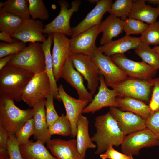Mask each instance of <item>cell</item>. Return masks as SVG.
Returning a JSON list of instances; mask_svg holds the SVG:
<instances>
[{
    "mask_svg": "<svg viewBox=\"0 0 159 159\" xmlns=\"http://www.w3.org/2000/svg\"><path fill=\"white\" fill-rule=\"evenodd\" d=\"M101 32L102 33L100 39L101 46L112 40L114 37L122 33L123 31L122 22L120 18L110 14L100 24Z\"/></svg>",
    "mask_w": 159,
    "mask_h": 159,
    "instance_id": "d4e9b609",
    "label": "cell"
},
{
    "mask_svg": "<svg viewBox=\"0 0 159 159\" xmlns=\"http://www.w3.org/2000/svg\"><path fill=\"white\" fill-rule=\"evenodd\" d=\"M24 20L0 8V31L8 33L11 37L16 31Z\"/></svg>",
    "mask_w": 159,
    "mask_h": 159,
    "instance_id": "f546056e",
    "label": "cell"
},
{
    "mask_svg": "<svg viewBox=\"0 0 159 159\" xmlns=\"http://www.w3.org/2000/svg\"><path fill=\"white\" fill-rule=\"evenodd\" d=\"M7 64L34 74L44 71L45 58L41 44L30 42L24 50L15 54Z\"/></svg>",
    "mask_w": 159,
    "mask_h": 159,
    "instance_id": "277c9868",
    "label": "cell"
},
{
    "mask_svg": "<svg viewBox=\"0 0 159 159\" xmlns=\"http://www.w3.org/2000/svg\"><path fill=\"white\" fill-rule=\"evenodd\" d=\"M59 95L57 100H61L66 111V115L70 122L72 129L71 136H76L78 120L82 113L84 109L89 102L86 100L76 99L69 95L65 91L62 85L58 88Z\"/></svg>",
    "mask_w": 159,
    "mask_h": 159,
    "instance_id": "5bb4252c",
    "label": "cell"
},
{
    "mask_svg": "<svg viewBox=\"0 0 159 159\" xmlns=\"http://www.w3.org/2000/svg\"><path fill=\"white\" fill-rule=\"evenodd\" d=\"M9 138L7 132L0 125V148H7Z\"/></svg>",
    "mask_w": 159,
    "mask_h": 159,
    "instance_id": "ee69618b",
    "label": "cell"
},
{
    "mask_svg": "<svg viewBox=\"0 0 159 159\" xmlns=\"http://www.w3.org/2000/svg\"><path fill=\"white\" fill-rule=\"evenodd\" d=\"M123 26V31L126 35L141 34L146 29L149 24L137 19L130 17L121 19Z\"/></svg>",
    "mask_w": 159,
    "mask_h": 159,
    "instance_id": "e575fe53",
    "label": "cell"
},
{
    "mask_svg": "<svg viewBox=\"0 0 159 159\" xmlns=\"http://www.w3.org/2000/svg\"><path fill=\"white\" fill-rule=\"evenodd\" d=\"M61 78L76 90L79 99L87 101L89 103L91 102L93 96L85 87L83 76L75 69L69 57L63 67Z\"/></svg>",
    "mask_w": 159,
    "mask_h": 159,
    "instance_id": "ac0fdd59",
    "label": "cell"
},
{
    "mask_svg": "<svg viewBox=\"0 0 159 159\" xmlns=\"http://www.w3.org/2000/svg\"><path fill=\"white\" fill-rule=\"evenodd\" d=\"M133 1L132 0H115L107 11L121 19L128 17L132 9Z\"/></svg>",
    "mask_w": 159,
    "mask_h": 159,
    "instance_id": "d6a6232c",
    "label": "cell"
},
{
    "mask_svg": "<svg viewBox=\"0 0 159 159\" xmlns=\"http://www.w3.org/2000/svg\"><path fill=\"white\" fill-rule=\"evenodd\" d=\"M28 0H8L0 3V8L24 19H31Z\"/></svg>",
    "mask_w": 159,
    "mask_h": 159,
    "instance_id": "f1b7e54d",
    "label": "cell"
},
{
    "mask_svg": "<svg viewBox=\"0 0 159 159\" xmlns=\"http://www.w3.org/2000/svg\"><path fill=\"white\" fill-rule=\"evenodd\" d=\"M158 7L159 8V5L158 6Z\"/></svg>",
    "mask_w": 159,
    "mask_h": 159,
    "instance_id": "816d5d0a",
    "label": "cell"
},
{
    "mask_svg": "<svg viewBox=\"0 0 159 159\" xmlns=\"http://www.w3.org/2000/svg\"><path fill=\"white\" fill-rule=\"evenodd\" d=\"M100 156L101 159H134L132 155H127L117 151L112 145L110 146Z\"/></svg>",
    "mask_w": 159,
    "mask_h": 159,
    "instance_id": "7bdbcfd3",
    "label": "cell"
},
{
    "mask_svg": "<svg viewBox=\"0 0 159 159\" xmlns=\"http://www.w3.org/2000/svg\"><path fill=\"white\" fill-rule=\"evenodd\" d=\"M32 117V109H21L16 105L13 100L0 95V125L9 135H15Z\"/></svg>",
    "mask_w": 159,
    "mask_h": 159,
    "instance_id": "3957f363",
    "label": "cell"
},
{
    "mask_svg": "<svg viewBox=\"0 0 159 159\" xmlns=\"http://www.w3.org/2000/svg\"><path fill=\"white\" fill-rule=\"evenodd\" d=\"M109 112L125 136L146 128V120L135 114L114 107H110Z\"/></svg>",
    "mask_w": 159,
    "mask_h": 159,
    "instance_id": "2e32d148",
    "label": "cell"
},
{
    "mask_svg": "<svg viewBox=\"0 0 159 159\" xmlns=\"http://www.w3.org/2000/svg\"><path fill=\"white\" fill-rule=\"evenodd\" d=\"M146 128L150 130L159 141V110L153 112L146 120Z\"/></svg>",
    "mask_w": 159,
    "mask_h": 159,
    "instance_id": "b9f144b4",
    "label": "cell"
},
{
    "mask_svg": "<svg viewBox=\"0 0 159 159\" xmlns=\"http://www.w3.org/2000/svg\"><path fill=\"white\" fill-rule=\"evenodd\" d=\"M112 0H99L94 8L78 24L72 28L71 37H73L101 23L104 14L110 8Z\"/></svg>",
    "mask_w": 159,
    "mask_h": 159,
    "instance_id": "e0dca14e",
    "label": "cell"
},
{
    "mask_svg": "<svg viewBox=\"0 0 159 159\" xmlns=\"http://www.w3.org/2000/svg\"><path fill=\"white\" fill-rule=\"evenodd\" d=\"M45 98L38 101L32 107L34 125L33 138L46 144L51 140L47 126L46 110Z\"/></svg>",
    "mask_w": 159,
    "mask_h": 159,
    "instance_id": "44dd1931",
    "label": "cell"
},
{
    "mask_svg": "<svg viewBox=\"0 0 159 159\" xmlns=\"http://www.w3.org/2000/svg\"><path fill=\"white\" fill-rule=\"evenodd\" d=\"M6 159H8V158H6Z\"/></svg>",
    "mask_w": 159,
    "mask_h": 159,
    "instance_id": "f5cc1de1",
    "label": "cell"
},
{
    "mask_svg": "<svg viewBox=\"0 0 159 159\" xmlns=\"http://www.w3.org/2000/svg\"><path fill=\"white\" fill-rule=\"evenodd\" d=\"M139 37L125 35L115 40H112L107 43L97 47L99 51L108 57L124 54L131 49H134L140 43Z\"/></svg>",
    "mask_w": 159,
    "mask_h": 159,
    "instance_id": "7402d4cb",
    "label": "cell"
},
{
    "mask_svg": "<svg viewBox=\"0 0 159 159\" xmlns=\"http://www.w3.org/2000/svg\"><path fill=\"white\" fill-rule=\"evenodd\" d=\"M53 42V34H48L46 40L41 44V46L44 53L45 58V67L46 72L50 81L51 87V94L54 98L57 99L59 95L58 88L53 70V63L51 48Z\"/></svg>",
    "mask_w": 159,
    "mask_h": 159,
    "instance_id": "83f0119b",
    "label": "cell"
},
{
    "mask_svg": "<svg viewBox=\"0 0 159 159\" xmlns=\"http://www.w3.org/2000/svg\"><path fill=\"white\" fill-rule=\"evenodd\" d=\"M148 3L153 5H159V0H145Z\"/></svg>",
    "mask_w": 159,
    "mask_h": 159,
    "instance_id": "c3c4849f",
    "label": "cell"
},
{
    "mask_svg": "<svg viewBox=\"0 0 159 159\" xmlns=\"http://www.w3.org/2000/svg\"><path fill=\"white\" fill-rule=\"evenodd\" d=\"M150 80L127 77L112 88L118 97H128L148 101L152 88Z\"/></svg>",
    "mask_w": 159,
    "mask_h": 159,
    "instance_id": "ba28073f",
    "label": "cell"
},
{
    "mask_svg": "<svg viewBox=\"0 0 159 159\" xmlns=\"http://www.w3.org/2000/svg\"><path fill=\"white\" fill-rule=\"evenodd\" d=\"M90 57L98 67L101 75L104 77L107 86L112 88L128 77L127 75L113 62L110 57L104 54L98 49Z\"/></svg>",
    "mask_w": 159,
    "mask_h": 159,
    "instance_id": "8fae6325",
    "label": "cell"
},
{
    "mask_svg": "<svg viewBox=\"0 0 159 159\" xmlns=\"http://www.w3.org/2000/svg\"><path fill=\"white\" fill-rule=\"evenodd\" d=\"M29 11L32 19L41 21L47 20L49 18L48 11L42 0H28Z\"/></svg>",
    "mask_w": 159,
    "mask_h": 159,
    "instance_id": "836d02e7",
    "label": "cell"
},
{
    "mask_svg": "<svg viewBox=\"0 0 159 159\" xmlns=\"http://www.w3.org/2000/svg\"><path fill=\"white\" fill-rule=\"evenodd\" d=\"M44 28L43 22L41 20L32 18L24 20L11 37L25 43L43 42L47 39L43 34Z\"/></svg>",
    "mask_w": 159,
    "mask_h": 159,
    "instance_id": "d6986e66",
    "label": "cell"
},
{
    "mask_svg": "<svg viewBox=\"0 0 159 159\" xmlns=\"http://www.w3.org/2000/svg\"><path fill=\"white\" fill-rule=\"evenodd\" d=\"M34 74L7 64L0 71V95L16 102L21 100L23 91Z\"/></svg>",
    "mask_w": 159,
    "mask_h": 159,
    "instance_id": "7a4b0ae2",
    "label": "cell"
},
{
    "mask_svg": "<svg viewBox=\"0 0 159 159\" xmlns=\"http://www.w3.org/2000/svg\"><path fill=\"white\" fill-rule=\"evenodd\" d=\"M98 92L92 101L83 110L82 113H94L102 108L107 107H119L116 98L117 94L113 89L108 88L103 76L100 77Z\"/></svg>",
    "mask_w": 159,
    "mask_h": 159,
    "instance_id": "9a60e30c",
    "label": "cell"
},
{
    "mask_svg": "<svg viewBox=\"0 0 159 159\" xmlns=\"http://www.w3.org/2000/svg\"><path fill=\"white\" fill-rule=\"evenodd\" d=\"M99 0H88V1L90 3L95 4Z\"/></svg>",
    "mask_w": 159,
    "mask_h": 159,
    "instance_id": "f907efd6",
    "label": "cell"
},
{
    "mask_svg": "<svg viewBox=\"0 0 159 159\" xmlns=\"http://www.w3.org/2000/svg\"><path fill=\"white\" fill-rule=\"evenodd\" d=\"M134 50L143 61L157 69H159V55L150 48V45L141 42Z\"/></svg>",
    "mask_w": 159,
    "mask_h": 159,
    "instance_id": "4dcf8cb0",
    "label": "cell"
},
{
    "mask_svg": "<svg viewBox=\"0 0 159 159\" xmlns=\"http://www.w3.org/2000/svg\"><path fill=\"white\" fill-rule=\"evenodd\" d=\"M139 38L141 42L149 45H159V21L149 24Z\"/></svg>",
    "mask_w": 159,
    "mask_h": 159,
    "instance_id": "d590c367",
    "label": "cell"
},
{
    "mask_svg": "<svg viewBox=\"0 0 159 159\" xmlns=\"http://www.w3.org/2000/svg\"><path fill=\"white\" fill-rule=\"evenodd\" d=\"M110 57L130 77L150 80L154 76L158 70L143 61L137 62L129 59L124 54H117Z\"/></svg>",
    "mask_w": 159,
    "mask_h": 159,
    "instance_id": "30bf717a",
    "label": "cell"
},
{
    "mask_svg": "<svg viewBox=\"0 0 159 159\" xmlns=\"http://www.w3.org/2000/svg\"><path fill=\"white\" fill-rule=\"evenodd\" d=\"M15 55H10L0 58V71L12 59Z\"/></svg>",
    "mask_w": 159,
    "mask_h": 159,
    "instance_id": "bcb514c9",
    "label": "cell"
},
{
    "mask_svg": "<svg viewBox=\"0 0 159 159\" xmlns=\"http://www.w3.org/2000/svg\"><path fill=\"white\" fill-rule=\"evenodd\" d=\"M8 157L7 148H0V159H6Z\"/></svg>",
    "mask_w": 159,
    "mask_h": 159,
    "instance_id": "7dc6e473",
    "label": "cell"
},
{
    "mask_svg": "<svg viewBox=\"0 0 159 159\" xmlns=\"http://www.w3.org/2000/svg\"><path fill=\"white\" fill-rule=\"evenodd\" d=\"M53 46L52 57L53 70L56 82L61 78V74L65 63L70 54V39L64 34L53 33Z\"/></svg>",
    "mask_w": 159,
    "mask_h": 159,
    "instance_id": "4fadbf2b",
    "label": "cell"
},
{
    "mask_svg": "<svg viewBox=\"0 0 159 159\" xmlns=\"http://www.w3.org/2000/svg\"><path fill=\"white\" fill-rule=\"evenodd\" d=\"M53 95L50 93L46 98L45 103L46 115L48 127L59 117L54 107Z\"/></svg>",
    "mask_w": 159,
    "mask_h": 159,
    "instance_id": "f35d334b",
    "label": "cell"
},
{
    "mask_svg": "<svg viewBox=\"0 0 159 159\" xmlns=\"http://www.w3.org/2000/svg\"><path fill=\"white\" fill-rule=\"evenodd\" d=\"M60 7L58 15L51 22L44 25L43 34L59 33L71 36L72 27L70 21L73 14L78 11L81 4L80 0H74L71 2L69 8L68 2L65 0H60L58 2Z\"/></svg>",
    "mask_w": 159,
    "mask_h": 159,
    "instance_id": "5b68a950",
    "label": "cell"
},
{
    "mask_svg": "<svg viewBox=\"0 0 159 159\" xmlns=\"http://www.w3.org/2000/svg\"><path fill=\"white\" fill-rule=\"evenodd\" d=\"M155 146H159V141L146 128L125 136L121 145V150L127 155H138L142 148Z\"/></svg>",
    "mask_w": 159,
    "mask_h": 159,
    "instance_id": "9c48e42d",
    "label": "cell"
},
{
    "mask_svg": "<svg viewBox=\"0 0 159 159\" xmlns=\"http://www.w3.org/2000/svg\"><path fill=\"white\" fill-rule=\"evenodd\" d=\"M94 125L96 132L91 138L96 144L95 154L100 155L104 153L110 145L118 146L121 145L125 135L109 112L97 116Z\"/></svg>",
    "mask_w": 159,
    "mask_h": 159,
    "instance_id": "6da1fadb",
    "label": "cell"
},
{
    "mask_svg": "<svg viewBox=\"0 0 159 159\" xmlns=\"http://www.w3.org/2000/svg\"><path fill=\"white\" fill-rule=\"evenodd\" d=\"M51 136L54 135L68 137L71 135L72 129L71 123L66 115L61 116L48 127Z\"/></svg>",
    "mask_w": 159,
    "mask_h": 159,
    "instance_id": "1f68e13d",
    "label": "cell"
},
{
    "mask_svg": "<svg viewBox=\"0 0 159 159\" xmlns=\"http://www.w3.org/2000/svg\"><path fill=\"white\" fill-rule=\"evenodd\" d=\"M26 43L21 41L13 43L0 42V58L21 52L27 47Z\"/></svg>",
    "mask_w": 159,
    "mask_h": 159,
    "instance_id": "8d00e7d4",
    "label": "cell"
},
{
    "mask_svg": "<svg viewBox=\"0 0 159 159\" xmlns=\"http://www.w3.org/2000/svg\"><path fill=\"white\" fill-rule=\"evenodd\" d=\"M46 146L51 154L57 159H85L79 152L74 139L67 140L51 139Z\"/></svg>",
    "mask_w": 159,
    "mask_h": 159,
    "instance_id": "ffe728a7",
    "label": "cell"
},
{
    "mask_svg": "<svg viewBox=\"0 0 159 159\" xmlns=\"http://www.w3.org/2000/svg\"><path fill=\"white\" fill-rule=\"evenodd\" d=\"M116 101L120 109L122 111L129 112L147 120L152 112L149 105L135 98L128 97H117Z\"/></svg>",
    "mask_w": 159,
    "mask_h": 159,
    "instance_id": "4316f807",
    "label": "cell"
},
{
    "mask_svg": "<svg viewBox=\"0 0 159 159\" xmlns=\"http://www.w3.org/2000/svg\"><path fill=\"white\" fill-rule=\"evenodd\" d=\"M89 123L87 117L82 114L79 117L77 123V147L80 154L84 158L88 148H95L97 147L89 136Z\"/></svg>",
    "mask_w": 159,
    "mask_h": 159,
    "instance_id": "cb8c5ba5",
    "label": "cell"
},
{
    "mask_svg": "<svg viewBox=\"0 0 159 159\" xmlns=\"http://www.w3.org/2000/svg\"><path fill=\"white\" fill-rule=\"evenodd\" d=\"M69 57L75 69L87 82V89L93 96L100 83L101 74L91 57L81 54H70Z\"/></svg>",
    "mask_w": 159,
    "mask_h": 159,
    "instance_id": "8992f818",
    "label": "cell"
},
{
    "mask_svg": "<svg viewBox=\"0 0 159 159\" xmlns=\"http://www.w3.org/2000/svg\"><path fill=\"white\" fill-rule=\"evenodd\" d=\"M34 125L33 118L28 120L16 132L15 135L19 145L28 142L31 136L34 135Z\"/></svg>",
    "mask_w": 159,
    "mask_h": 159,
    "instance_id": "74e56055",
    "label": "cell"
},
{
    "mask_svg": "<svg viewBox=\"0 0 159 159\" xmlns=\"http://www.w3.org/2000/svg\"><path fill=\"white\" fill-rule=\"evenodd\" d=\"M0 40L9 43H13L19 41L17 39L12 38L8 33L4 32H0Z\"/></svg>",
    "mask_w": 159,
    "mask_h": 159,
    "instance_id": "f6af8a7d",
    "label": "cell"
},
{
    "mask_svg": "<svg viewBox=\"0 0 159 159\" xmlns=\"http://www.w3.org/2000/svg\"><path fill=\"white\" fill-rule=\"evenodd\" d=\"M152 49L159 55V45L155 46Z\"/></svg>",
    "mask_w": 159,
    "mask_h": 159,
    "instance_id": "681fc988",
    "label": "cell"
},
{
    "mask_svg": "<svg viewBox=\"0 0 159 159\" xmlns=\"http://www.w3.org/2000/svg\"><path fill=\"white\" fill-rule=\"evenodd\" d=\"M101 32L99 24L71 37L70 54H81L92 57L97 50L96 41Z\"/></svg>",
    "mask_w": 159,
    "mask_h": 159,
    "instance_id": "7c38bea8",
    "label": "cell"
},
{
    "mask_svg": "<svg viewBox=\"0 0 159 159\" xmlns=\"http://www.w3.org/2000/svg\"><path fill=\"white\" fill-rule=\"evenodd\" d=\"M51 93L50 81L44 70L34 74L23 91L21 100L33 107L38 101L46 98Z\"/></svg>",
    "mask_w": 159,
    "mask_h": 159,
    "instance_id": "52a82bcc",
    "label": "cell"
},
{
    "mask_svg": "<svg viewBox=\"0 0 159 159\" xmlns=\"http://www.w3.org/2000/svg\"><path fill=\"white\" fill-rule=\"evenodd\" d=\"M152 93L149 106L153 112L159 110V77L150 80Z\"/></svg>",
    "mask_w": 159,
    "mask_h": 159,
    "instance_id": "60d3db41",
    "label": "cell"
},
{
    "mask_svg": "<svg viewBox=\"0 0 159 159\" xmlns=\"http://www.w3.org/2000/svg\"><path fill=\"white\" fill-rule=\"evenodd\" d=\"M42 142L29 140L20 145V150L24 159H57L48 150Z\"/></svg>",
    "mask_w": 159,
    "mask_h": 159,
    "instance_id": "484cf974",
    "label": "cell"
},
{
    "mask_svg": "<svg viewBox=\"0 0 159 159\" xmlns=\"http://www.w3.org/2000/svg\"><path fill=\"white\" fill-rule=\"evenodd\" d=\"M19 145L14 135H9L7 144L8 159H24L22 156Z\"/></svg>",
    "mask_w": 159,
    "mask_h": 159,
    "instance_id": "ab89813d",
    "label": "cell"
},
{
    "mask_svg": "<svg viewBox=\"0 0 159 159\" xmlns=\"http://www.w3.org/2000/svg\"><path fill=\"white\" fill-rule=\"evenodd\" d=\"M128 17L132 18L150 24L156 21L159 15V8L153 7L145 4V0L133 1Z\"/></svg>",
    "mask_w": 159,
    "mask_h": 159,
    "instance_id": "603a6c76",
    "label": "cell"
}]
</instances>
